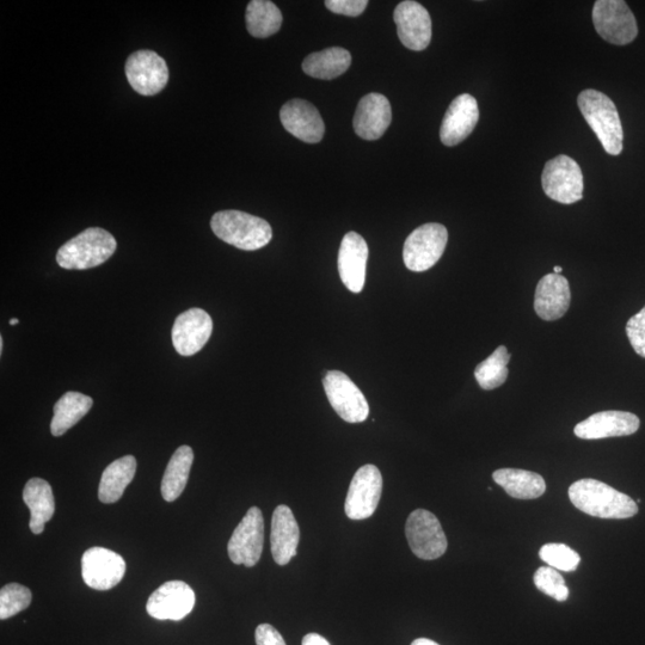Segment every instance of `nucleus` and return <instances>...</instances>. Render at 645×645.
<instances>
[{
    "label": "nucleus",
    "instance_id": "1",
    "mask_svg": "<svg viewBox=\"0 0 645 645\" xmlns=\"http://www.w3.org/2000/svg\"><path fill=\"white\" fill-rule=\"evenodd\" d=\"M569 499L582 513L601 519H629L638 513L630 496L597 479L586 478L571 484Z\"/></svg>",
    "mask_w": 645,
    "mask_h": 645
},
{
    "label": "nucleus",
    "instance_id": "2",
    "mask_svg": "<svg viewBox=\"0 0 645 645\" xmlns=\"http://www.w3.org/2000/svg\"><path fill=\"white\" fill-rule=\"evenodd\" d=\"M577 104L608 155H620L623 152L624 133L616 104L611 98L600 91L588 89L581 92Z\"/></svg>",
    "mask_w": 645,
    "mask_h": 645
},
{
    "label": "nucleus",
    "instance_id": "3",
    "mask_svg": "<svg viewBox=\"0 0 645 645\" xmlns=\"http://www.w3.org/2000/svg\"><path fill=\"white\" fill-rule=\"evenodd\" d=\"M214 235L241 250L262 249L272 241L273 230L268 221L241 211H221L211 220Z\"/></svg>",
    "mask_w": 645,
    "mask_h": 645
},
{
    "label": "nucleus",
    "instance_id": "4",
    "mask_svg": "<svg viewBox=\"0 0 645 645\" xmlns=\"http://www.w3.org/2000/svg\"><path fill=\"white\" fill-rule=\"evenodd\" d=\"M116 248L118 243L112 233L101 227H89L59 249L57 262L64 269H91L106 263Z\"/></svg>",
    "mask_w": 645,
    "mask_h": 645
},
{
    "label": "nucleus",
    "instance_id": "5",
    "mask_svg": "<svg viewBox=\"0 0 645 645\" xmlns=\"http://www.w3.org/2000/svg\"><path fill=\"white\" fill-rule=\"evenodd\" d=\"M447 241L448 232L444 225L430 223L417 227L404 244L405 267L415 273L426 272L444 255Z\"/></svg>",
    "mask_w": 645,
    "mask_h": 645
},
{
    "label": "nucleus",
    "instance_id": "6",
    "mask_svg": "<svg viewBox=\"0 0 645 645\" xmlns=\"http://www.w3.org/2000/svg\"><path fill=\"white\" fill-rule=\"evenodd\" d=\"M595 30L612 45H629L637 38V21L623 0H598L593 8Z\"/></svg>",
    "mask_w": 645,
    "mask_h": 645
},
{
    "label": "nucleus",
    "instance_id": "7",
    "mask_svg": "<svg viewBox=\"0 0 645 645\" xmlns=\"http://www.w3.org/2000/svg\"><path fill=\"white\" fill-rule=\"evenodd\" d=\"M543 189L550 199L573 205L583 198V175L580 165L568 156H557L545 164Z\"/></svg>",
    "mask_w": 645,
    "mask_h": 645
},
{
    "label": "nucleus",
    "instance_id": "8",
    "mask_svg": "<svg viewBox=\"0 0 645 645\" xmlns=\"http://www.w3.org/2000/svg\"><path fill=\"white\" fill-rule=\"evenodd\" d=\"M405 536L414 555L425 561L438 559L447 550V538L440 521L426 509H417L409 515Z\"/></svg>",
    "mask_w": 645,
    "mask_h": 645
},
{
    "label": "nucleus",
    "instance_id": "9",
    "mask_svg": "<svg viewBox=\"0 0 645 645\" xmlns=\"http://www.w3.org/2000/svg\"><path fill=\"white\" fill-rule=\"evenodd\" d=\"M328 401L342 420L360 423L370 415V405L358 386L347 374L330 371L323 380Z\"/></svg>",
    "mask_w": 645,
    "mask_h": 645
},
{
    "label": "nucleus",
    "instance_id": "10",
    "mask_svg": "<svg viewBox=\"0 0 645 645\" xmlns=\"http://www.w3.org/2000/svg\"><path fill=\"white\" fill-rule=\"evenodd\" d=\"M383 491V477L377 466L365 465L356 471L344 505L350 520L371 518L377 511Z\"/></svg>",
    "mask_w": 645,
    "mask_h": 645
},
{
    "label": "nucleus",
    "instance_id": "11",
    "mask_svg": "<svg viewBox=\"0 0 645 645\" xmlns=\"http://www.w3.org/2000/svg\"><path fill=\"white\" fill-rule=\"evenodd\" d=\"M264 544V520L260 508L251 507L233 531L227 552L232 563L251 568L260 561Z\"/></svg>",
    "mask_w": 645,
    "mask_h": 645
},
{
    "label": "nucleus",
    "instance_id": "12",
    "mask_svg": "<svg viewBox=\"0 0 645 645\" xmlns=\"http://www.w3.org/2000/svg\"><path fill=\"white\" fill-rule=\"evenodd\" d=\"M125 71L134 91L143 96L159 94L169 82L167 61L153 51H138L129 55Z\"/></svg>",
    "mask_w": 645,
    "mask_h": 645
},
{
    "label": "nucleus",
    "instance_id": "13",
    "mask_svg": "<svg viewBox=\"0 0 645 645\" xmlns=\"http://www.w3.org/2000/svg\"><path fill=\"white\" fill-rule=\"evenodd\" d=\"M126 562L116 552L104 548H91L82 557L83 580L96 591H109L124 579Z\"/></svg>",
    "mask_w": 645,
    "mask_h": 645
},
{
    "label": "nucleus",
    "instance_id": "14",
    "mask_svg": "<svg viewBox=\"0 0 645 645\" xmlns=\"http://www.w3.org/2000/svg\"><path fill=\"white\" fill-rule=\"evenodd\" d=\"M398 38L411 51L421 52L432 41V18L425 6L413 0L397 5L393 14Z\"/></svg>",
    "mask_w": 645,
    "mask_h": 645
},
{
    "label": "nucleus",
    "instance_id": "15",
    "mask_svg": "<svg viewBox=\"0 0 645 645\" xmlns=\"http://www.w3.org/2000/svg\"><path fill=\"white\" fill-rule=\"evenodd\" d=\"M195 600V593L186 582L169 581L151 594L146 610L152 618L178 622L193 611Z\"/></svg>",
    "mask_w": 645,
    "mask_h": 645
},
{
    "label": "nucleus",
    "instance_id": "16",
    "mask_svg": "<svg viewBox=\"0 0 645 645\" xmlns=\"http://www.w3.org/2000/svg\"><path fill=\"white\" fill-rule=\"evenodd\" d=\"M212 331L211 316L204 310L190 309L176 318L172 328V343L178 354L192 356L206 346Z\"/></svg>",
    "mask_w": 645,
    "mask_h": 645
},
{
    "label": "nucleus",
    "instance_id": "17",
    "mask_svg": "<svg viewBox=\"0 0 645 645\" xmlns=\"http://www.w3.org/2000/svg\"><path fill=\"white\" fill-rule=\"evenodd\" d=\"M641 421L628 411L608 410L589 416L574 429L577 438L599 440L635 434Z\"/></svg>",
    "mask_w": 645,
    "mask_h": 645
},
{
    "label": "nucleus",
    "instance_id": "18",
    "mask_svg": "<svg viewBox=\"0 0 645 645\" xmlns=\"http://www.w3.org/2000/svg\"><path fill=\"white\" fill-rule=\"evenodd\" d=\"M282 126L288 133L305 143L316 144L324 137L325 126L321 114L305 100L288 101L280 110Z\"/></svg>",
    "mask_w": 645,
    "mask_h": 645
},
{
    "label": "nucleus",
    "instance_id": "19",
    "mask_svg": "<svg viewBox=\"0 0 645 645\" xmlns=\"http://www.w3.org/2000/svg\"><path fill=\"white\" fill-rule=\"evenodd\" d=\"M478 120L479 110L475 97L463 94L454 98L440 128L442 144L452 147L463 143L477 126Z\"/></svg>",
    "mask_w": 645,
    "mask_h": 645
},
{
    "label": "nucleus",
    "instance_id": "20",
    "mask_svg": "<svg viewBox=\"0 0 645 645\" xmlns=\"http://www.w3.org/2000/svg\"><path fill=\"white\" fill-rule=\"evenodd\" d=\"M368 261V245L359 233L349 232L343 237L339 253L341 280L350 292L364 290Z\"/></svg>",
    "mask_w": 645,
    "mask_h": 645
},
{
    "label": "nucleus",
    "instance_id": "21",
    "mask_svg": "<svg viewBox=\"0 0 645 645\" xmlns=\"http://www.w3.org/2000/svg\"><path fill=\"white\" fill-rule=\"evenodd\" d=\"M392 110L387 98L377 92H372L361 101L356 108L353 126L361 139L378 140L383 137L391 125Z\"/></svg>",
    "mask_w": 645,
    "mask_h": 645
},
{
    "label": "nucleus",
    "instance_id": "22",
    "mask_svg": "<svg viewBox=\"0 0 645 645\" xmlns=\"http://www.w3.org/2000/svg\"><path fill=\"white\" fill-rule=\"evenodd\" d=\"M571 301L570 286L561 274H548L539 281L534 297V310L546 322L557 321L568 312Z\"/></svg>",
    "mask_w": 645,
    "mask_h": 645
},
{
    "label": "nucleus",
    "instance_id": "23",
    "mask_svg": "<svg viewBox=\"0 0 645 645\" xmlns=\"http://www.w3.org/2000/svg\"><path fill=\"white\" fill-rule=\"evenodd\" d=\"M300 540L299 525L290 507L278 506L273 513L270 546L274 561L287 565L297 556Z\"/></svg>",
    "mask_w": 645,
    "mask_h": 645
},
{
    "label": "nucleus",
    "instance_id": "24",
    "mask_svg": "<svg viewBox=\"0 0 645 645\" xmlns=\"http://www.w3.org/2000/svg\"><path fill=\"white\" fill-rule=\"evenodd\" d=\"M23 501L30 511V530L34 534H41L45 531V525L53 518L55 512L51 485L45 479H30L23 490Z\"/></svg>",
    "mask_w": 645,
    "mask_h": 645
},
{
    "label": "nucleus",
    "instance_id": "25",
    "mask_svg": "<svg viewBox=\"0 0 645 645\" xmlns=\"http://www.w3.org/2000/svg\"><path fill=\"white\" fill-rule=\"evenodd\" d=\"M135 472H137V459L133 456L122 457L108 465L103 471L100 488H98V499L106 505L118 502L129 483L133 481Z\"/></svg>",
    "mask_w": 645,
    "mask_h": 645
},
{
    "label": "nucleus",
    "instance_id": "26",
    "mask_svg": "<svg viewBox=\"0 0 645 645\" xmlns=\"http://www.w3.org/2000/svg\"><path fill=\"white\" fill-rule=\"evenodd\" d=\"M352 65V55L342 47H331L322 52L311 53L303 61L307 76L331 81L347 72Z\"/></svg>",
    "mask_w": 645,
    "mask_h": 645
},
{
    "label": "nucleus",
    "instance_id": "27",
    "mask_svg": "<svg viewBox=\"0 0 645 645\" xmlns=\"http://www.w3.org/2000/svg\"><path fill=\"white\" fill-rule=\"evenodd\" d=\"M493 478L496 484H499L514 499L534 500L546 491L544 478L536 472L500 469L494 472Z\"/></svg>",
    "mask_w": 645,
    "mask_h": 645
},
{
    "label": "nucleus",
    "instance_id": "28",
    "mask_svg": "<svg viewBox=\"0 0 645 645\" xmlns=\"http://www.w3.org/2000/svg\"><path fill=\"white\" fill-rule=\"evenodd\" d=\"M94 405L92 398L81 392H66L54 405V416L51 423L53 436L64 435L67 430L76 426L89 413Z\"/></svg>",
    "mask_w": 645,
    "mask_h": 645
},
{
    "label": "nucleus",
    "instance_id": "29",
    "mask_svg": "<svg viewBox=\"0 0 645 645\" xmlns=\"http://www.w3.org/2000/svg\"><path fill=\"white\" fill-rule=\"evenodd\" d=\"M194 462V452L189 446L177 448L171 457L162 479V496L167 502H174L187 487L190 469Z\"/></svg>",
    "mask_w": 645,
    "mask_h": 645
},
{
    "label": "nucleus",
    "instance_id": "30",
    "mask_svg": "<svg viewBox=\"0 0 645 645\" xmlns=\"http://www.w3.org/2000/svg\"><path fill=\"white\" fill-rule=\"evenodd\" d=\"M282 20L284 18L280 9L269 0H253L245 14L249 34L258 39H266L278 33Z\"/></svg>",
    "mask_w": 645,
    "mask_h": 645
},
{
    "label": "nucleus",
    "instance_id": "31",
    "mask_svg": "<svg viewBox=\"0 0 645 645\" xmlns=\"http://www.w3.org/2000/svg\"><path fill=\"white\" fill-rule=\"evenodd\" d=\"M511 354L506 346L496 348L495 352L476 367L475 377L483 390H494L506 383L508 378V362Z\"/></svg>",
    "mask_w": 645,
    "mask_h": 645
},
{
    "label": "nucleus",
    "instance_id": "32",
    "mask_svg": "<svg viewBox=\"0 0 645 645\" xmlns=\"http://www.w3.org/2000/svg\"><path fill=\"white\" fill-rule=\"evenodd\" d=\"M33 594L20 583H9L0 591V619L6 620L26 610L32 604Z\"/></svg>",
    "mask_w": 645,
    "mask_h": 645
},
{
    "label": "nucleus",
    "instance_id": "33",
    "mask_svg": "<svg viewBox=\"0 0 645 645\" xmlns=\"http://www.w3.org/2000/svg\"><path fill=\"white\" fill-rule=\"evenodd\" d=\"M539 556L549 567L567 573L575 571L581 562L580 555L565 544H545L540 549Z\"/></svg>",
    "mask_w": 645,
    "mask_h": 645
},
{
    "label": "nucleus",
    "instance_id": "34",
    "mask_svg": "<svg viewBox=\"0 0 645 645\" xmlns=\"http://www.w3.org/2000/svg\"><path fill=\"white\" fill-rule=\"evenodd\" d=\"M533 580L539 591L549 595V597L559 602L569 598V589L565 585L563 576L556 569L551 567L539 568L537 573L534 574Z\"/></svg>",
    "mask_w": 645,
    "mask_h": 645
},
{
    "label": "nucleus",
    "instance_id": "35",
    "mask_svg": "<svg viewBox=\"0 0 645 645\" xmlns=\"http://www.w3.org/2000/svg\"><path fill=\"white\" fill-rule=\"evenodd\" d=\"M626 335L635 352L645 359V306L629 319L626 324Z\"/></svg>",
    "mask_w": 645,
    "mask_h": 645
},
{
    "label": "nucleus",
    "instance_id": "36",
    "mask_svg": "<svg viewBox=\"0 0 645 645\" xmlns=\"http://www.w3.org/2000/svg\"><path fill=\"white\" fill-rule=\"evenodd\" d=\"M367 5V0H327L325 2V6L334 14L350 17L364 14Z\"/></svg>",
    "mask_w": 645,
    "mask_h": 645
},
{
    "label": "nucleus",
    "instance_id": "37",
    "mask_svg": "<svg viewBox=\"0 0 645 645\" xmlns=\"http://www.w3.org/2000/svg\"><path fill=\"white\" fill-rule=\"evenodd\" d=\"M255 637L257 645H286L280 632L269 624L258 625Z\"/></svg>",
    "mask_w": 645,
    "mask_h": 645
},
{
    "label": "nucleus",
    "instance_id": "38",
    "mask_svg": "<svg viewBox=\"0 0 645 645\" xmlns=\"http://www.w3.org/2000/svg\"><path fill=\"white\" fill-rule=\"evenodd\" d=\"M301 645H330V643L321 635L309 634L303 638Z\"/></svg>",
    "mask_w": 645,
    "mask_h": 645
},
{
    "label": "nucleus",
    "instance_id": "39",
    "mask_svg": "<svg viewBox=\"0 0 645 645\" xmlns=\"http://www.w3.org/2000/svg\"><path fill=\"white\" fill-rule=\"evenodd\" d=\"M411 645H439L438 643L428 640V638H419V640H415Z\"/></svg>",
    "mask_w": 645,
    "mask_h": 645
},
{
    "label": "nucleus",
    "instance_id": "40",
    "mask_svg": "<svg viewBox=\"0 0 645 645\" xmlns=\"http://www.w3.org/2000/svg\"><path fill=\"white\" fill-rule=\"evenodd\" d=\"M562 272H563V268H562V267H559V266H556V267H555V269H554V273H555V274H561Z\"/></svg>",
    "mask_w": 645,
    "mask_h": 645
},
{
    "label": "nucleus",
    "instance_id": "41",
    "mask_svg": "<svg viewBox=\"0 0 645 645\" xmlns=\"http://www.w3.org/2000/svg\"><path fill=\"white\" fill-rule=\"evenodd\" d=\"M3 349H4V341H3V337H0V353H3Z\"/></svg>",
    "mask_w": 645,
    "mask_h": 645
},
{
    "label": "nucleus",
    "instance_id": "42",
    "mask_svg": "<svg viewBox=\"0 0 645 645\" xmlns=\"http://www.w3.org/2000/svg\"><path fill=\"white\" fill-rule=\"evenodd\" d=\"M17 324H18V319H16V318L11 319L10 325H17Z\"/></svg>",
    "mask_w": 645,
    "mask_h": 645
}]
</instances>
